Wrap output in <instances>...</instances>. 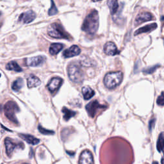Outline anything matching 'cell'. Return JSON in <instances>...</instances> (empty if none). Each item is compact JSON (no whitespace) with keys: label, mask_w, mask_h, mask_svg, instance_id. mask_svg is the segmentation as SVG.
<instances>
[{"label":"cell","mask_w":164,"mask_h":164,"mask_svg":"<svg viewBox=\"0 0 164 164\" xmlns=\"http://www.w3.org/2000/svg\"><path fill=\"white\" fill-rule=\"evenodd\" d=\"M98 24V13L96 10H94L86 17L81 26V30L89 35H94L97 30Z\"/></svg>","instance_id":"6da1fadb"},{"label":"cell","mask_w":164,"mask_h":164,"mask_svg":"<svg viewBox=\"0 0 164 164\" xmlns=\"http://www.w3.org/2000/svg\"><path fill=\"white\" fill-rule=\"evenodd\" d=\"M123 80V73L121 71L108 72L104 78V84L109 89H114L119 85Z\"/></svg>","instance_id":"7a4b0ae2"},{"label":"cell","mask_w":164,"mask_h":164,"mask_svg":"<svg viewBox=\"0 0 164 164\" xmlns=\"http://www.w3.org/2000/svg\"><path fill=\"white\" fill-rule=\"evenodd\" d=\"M68 76L70 80L76 84H80L84 80V74L80 67L75 64L72 63L68 66L67 68Z\"/></svg>","instance_id":"3957f363"},{"label":"cell","mask_w":164,"mask_h":164,"mask_svg":"<svg viewBox=\"0 0 164 164\" xmlns=\"http://www.w3.org/2000/svg\"><path fill=\"white\" fill-rule=\"evenodd\" d=\"M5 115L7 119L11 122L17 124L18 121L16 118L15 114L19 112V108L14 101H8L3 108Z\"/></svg>","instance_id":"277c9868"},{"label":"cell","mask_w":164,"mask_h":164,"mask_svg":"<svg viewBox=\"0 0 164 164\" xmlns=\"http://www.w3.org/2000/svg\"><path fill=\"white\" fill-rule=\"evenodd\" d=\"M48 33L50 36L55 39H68L69 36L67 33L62 28V27L57 24H51L48 29Z\"/></svg>","instance_id":"5b68a950"},{"label":"cell","mask_w":164,"mask_h":164,"mask_svg":"<svg viewBox=\"0 0 164 164\" xmlns=\"http://www.w3.org/2000/svg\"><path fill=\"white\" fill-rule=\"evenodd\" d=\"M86 110L88 113V115L92 118H94L97 114V112L99 110H103L107 108L106 106L100 104L97 100H94L90 102L86 105Z\"/></svg>","instance_id":"8992f818"},{"label":"cell","mask_w":164,"mask_h":164,"mask_svg":"<svg viewBox=\"0 0 164 164\" xmlns=\"http://www.w3.org/2000/svg\"><path fill=\"white\" fill-rule=\"evenodd\" d=\"M5 145L6 148V153L8 157H11L12 153L16 148H24V145L23 143L19 144L15 143L10 138H6L5 140Z\"/></svg>","instance_id":"52a82bcc"},{"label":"cell","mask_w":164,"mask_h":164,"mask_svg":"<svg viewBox=\"0 0 164 164\" xmlns=\"http://www.w3.org/2000/svg\"><path fill=\"white\" fill-rule=\"evenodd\" d=\"M79 164H94L92 153L87 149L82 151L79 158Z\"/></svg>","instance_id":"ba28073f"},{"label":"cell","mask_w":164,"mask_h":164,"mask_svg":"<svg viewBox=\"0 0 164 164\" xmlns=\"http://www.w3.org/2000/svg\"><path fill=\"white\" fill-rule=\"evenodd\" d=\"M45 57L37 56V57L27 58L26 60V63L28 66L38 67L42 66L45 62Z\"/></svg>","instance_id":"9c48e42d"},{"label":"cell","mask_w":164,"mask_h":164,"mask_svg":"<svg viewBox=\"0 0 164 164\" xmlns=\"http://www.w3.org/2000/svg\"><path fill=\"white\" fill-rule=\"evenodd\" d=\"M36 17V14L32 11H28L21 14L19 17V21L24 24H28L32 22Z\"/></svg>","instance_id":"30bf717a"},{"label":"cell","mask_w":164,"mask_h":164,"mask_svg":"<svg viewBox=\"0 0 164 164\" xmlns=\"http://www.w3.org/2000/svg\"><path fill=\"white\" fill-rule=\"evenodd\" d=\"M62 84V79L60 78H53L48 83L47 87L51 93H54L60 87Z\"/></svg>","instance_id":"8fae6325"},{"label":"cell","mask_w":164,"mask_h":164,"mask_svg":"<svg viewBox=\"0 0 164 164\" xmlns=\"http://www.w3.org/2000/svg\"><path fill=\"white\" fill-rule=\"evenodd\" d=\"M153 19V16L148 12H143L139 14L137 16H136L135 21V24L137 26L139 24H142V23L149 21Z\"/></svg>","instance_id":"7c38bea8"},{"label":"cell","mask_w":164,"mask_h":164,"mask_svg":"<svg viewBox=\"0 0 164 164\" xmlns=\"http://www.w3.org/2000/svg\"><path fill=\"white\" fill-rule=\"evenodd\" d=\"M104 51L108 55L110 56L116 55V54L119 53L115 44L112 42H108L105 45Z\"/></svg>","instance_id":"4fadbf2b"},{"label":"cell","mask_w":164,"mask_h":164,"mask_svg":"<svg viewBox=\"0 0 164 164\" xmlns=\"http://www.w3.org/2000/svg\"><path fill=\"white\" fill-rule=\"evenodd\" d=\"M81 50L78 45H72L69 49L65 50L63 52V56L65 58H70V57H73L75 56L78 55L80 53Z\"/></svg>","instance_id":"5bb4252c"},{"label":"cell","mask_w":164,"mask_h":164,"mask_svg":"<svg viewBox=\"0 0 164 164\" xmlns=\"http://www.w3.org/2000/svg\"><path fill=\"white\" fill-rule=\"evenodd\" d=\"M157 28V24L156 23H152L151 24H148L146 26H145L142 28H139V30H136L135 32V35H137L141 33H148L151 32L153 30H155Z\"/></svg>","instance_id":"9a60e30c"},{"label":"cell","mask_w":164,"mask_h":164,"mask_svg":"<svg viewBox=\"0 0 164 164\" xmlns=\"http://www.w3.org/2000/svg\"><path fill=\"white\" fill-rule=\"evenodd\" d=\"M20 137L25 140L27 143L32 145H37L40 142V140L35 137L33 135L28 134H19Z\"/></svg>","instance_id":"2e32d148"},{"label":"cell","mask_w":164,"mask_h":164,"mask_svg":"<svg viewBox=\"0 0 164 164\" xmlns=\"http://www.w3.org/2000/svg\"><path fill=\"white\" fill-rule=\"evenodd\" d=\"M41 81L39 78L34 75H30L27 80V85L29 88L38 87L41 85Z\"/></svg>","instance_id":"e0dca14e"},{"label":"cell","mask_w":164,"mask_h":164,"mask_svg":"<svg viewBox=\"0 0 164 164\" xmlns=\"http://www.w3.org/2000/svg\"><path fill=\"white\" fill-rule=\"evenodd\" d=\"M81 92H82V94H83L84 98L85 100H88L91 99L95 94L94 91L90 87H88V86L82 88Z\"/></svg>","instance_id":"ac0fdd59"},{"label":"cell","mask_w":164,"mask_h":164,"mask_svg":"<svg viewBox=\"0 0 164 164\" xmlns=\"http://www.w3.org/2000/svg\"><path fill=\"white\" fill-rule=\"evenodd\" d=\"M62 112L63 114V119L66 121H69L71 118L75 117L76 114V112L69 110V109L66 107H63L62 108Z\"/></svg>","instance_id":"d6986e66"},{"label":"cell","mask_w":164,"mask_h":164,"mask_svg":"<svg viewBox=\"0 0 164 164\" xmlns=\"http://www.w3.org/2000/svg\"><path fill=\"white\" fill-rule=\"evenodd\" d=\"M63 48V45L60 43H54L50 45V53L51 54H58Z\"/></svg>","instance_id":"ffe728a7"},{"label":"cell","mask_w":164,"mask_h":164,"mask_svg":"<svg viewBox=\"0 0 164 164\" xmlns=\"http://www.w3.org/2000/svg\"><path fill=\"white\" fill-rule=\"evenodd\" d=\"M5 67L7 70H9V71H14L15 72L23 71L22 68L17 64V62H15L14 61H12V62H10L9 63H8L6 65Z\"/></svg>","instance_id":"44dd1931"},{"label":"cell","mask_w":164,"mask_h":164,"mask_svg":"<svg viewBox=\"0 0 164 164\" xmlns=\"http://www.w3.org/2000/svg\"><path fill=\"white\" fill-rule=\"evenodd\" d=\"M107 4L109 8H110L111 14H115L118 10V8H119L117 0H108Z\"/></svg>","instance_id":"7402d4cb"},{"label":"cell","mask_w":164,"mask_h":164,"mask_svg":"<svg viewBox=\"0 0 164 164\" xmlns=\"http://www.w3.org/2000/svg\"><path fill=\"white\" fill-rule=\"evenodd\" d=\"M23 84H24L23 80L21 78H19L13 82L12 88V90L15 91V92H17V91H19L23 87Z\"/></svg>","instance_id":"603a6c76"},{"label":"cell","mask_w":164,"mask_h":164,"mask_svg":"<svg viewBox=\"0 0 164 164\" xmlns=\"http://www.w3.org/2000/svg\"><path fill=\"white\" fill-rule=\"evenodd\" d=\"M163 133L162 132L159 136L157 142V149L159 153L163 151Z\"/></svg>","instance_id":"cb8c5ba5"},{"label":"cell","mask_w":164,"mask_h":164,"mask_svg":"<svg viewBox=\"0 0 164 164\" xmlns=\"http://www.w3.org/2000/svg\"><path fill=\"white\" fill-rule=\"evenodd\" d=\"M51 8L48 11V14L50 15H55L57 14L58 12V10H57V8L54 4V3L53 2V0H51Z\"/></svg>","instance_id":"d4e9b609"},{"label":"cell","mask_w":164,"mask_h":164,"mask_svg":"<svg viewBox=\"0 0 164 164\" xmlns=\"http://www.w3.org/2000/svg\"><path fill=\"white\" fill-rule=\"evenodd\" d=\"M38 130L39 131V132L43 135H54V132L52 131V130H46L42 126H41V125H39L38 126Z\"/></svg>","instance_id":"484cf974"},{"label":"cell","mask_w":164,"mask_h":164,"mask_svg":"<svg viewBox=\"0 0 164 164\" xmlns=\"http://www.w3.org/2000/svg\"><path fill=\"white\" fill-rule=\"evenodd\" d=\"M159 67V66H153L151 67H148L147 69H145L144 70H143V72H144L145 74H151L153 72L156 70L157 68H158Z\"/></svg>","instance_id":"4316f807"},{"label":"cell","mask_w":164,"mask_h":164,"mask_svg":"<svg viewBox=\"0 0 164 164\" xmlns=\"http://www.w3.org/2000/svg\"><path fill=\"white\" fill-rule=\"evenodd\" d=\"M157 104L160 106H163L164 104V97H163V93L162 92L161 95L157 99Z\"/></svg>","instance_id":"83f0119b"},{"label":"cell","mask_w":164,"mask_h":164,"mask_svg":"<svg viewBox=\"0 0 164 164\" xmlns=\"http://www.w3.org/2000/svg\"><path fill=\"white\" fill-rule=\"evenodd\" d=\"M155 122H156V119H152L149 122V130L150 132H152V130L154 127V125H155Z\"/></svg>","instance_id":"f1b7e54d"},{"label":"cell","mask_w":164,"mask_h":164,"mask_svg":"<svg viewBox=\"0 0 164 164\" xmlns=\"http://www.w3.org/2000/svg\"><path fill=\"white\" fill-rule=\"evenodd\" d=\"M153 164H158V163L157 162H156V161H154V162H153Z\"/></svg>","instance_id":"f546056e"},{"label":"cell","mask_w":164,"mask_h":164,"mask_svg":"<svg viewBox=\"0 0 164 164\" xmlns=\"http://www.w3.org/2000/svg\"><path fill=\"white\" fill-rule=\"evenodd\" d=\"M2 110V106L1 105H0V112H1Z\"/></svg>","instance_id":"4dcf8cb0"},{"label":"cell","mask_w":164,"mask_h":164,"mask_svg":"<svg viewBox=\"0 0 164 164\" xmlns=\"http://www.w3.org/2000/svg\"><path fill=\"white\" fill-rule=\"evenodd\" d=\"M93 1L94 2H99V1H101V0H93Z\"/></svg>","instance_id":"1f68e13d"},{"label":"cell","mask_w":164,"mask_h":164,"mask_svg":"<svg viewBox=\"0 0 164 164\" xmlns=\"http://www.w3.org/2000/svg\"><path fill=\"white\" fill-rule=\"evenodd\" d=\"M163 158H162V160H161V163H162V164H163Z\"/></svg>","instance_id":"d6a6232c"},{"label":"cell","mask_w":164,"mask_h":164,"mask_svg":"<svg viewBox=\"0 0 164 164\" xmlns=\"http://www.w3.org/2000/svg\"><path fill=\"white\" fill-rule=\"evenodd\" d=\"M1 15H2V13H1V12H0V16H1Z\"/></svg>","instance_id":"836d02e7"},{"label":"cell","mask_w":164,"mask_h":164,"mask_svg":"<svg viewBox=\"0 0 164 164\" xmlns=\"http://www.w3.org/2000/svg\"><path fill=\"white\" fill-rule=\"evenodd\" d=\"M0 77H1V74H0Z\"/></svg>","instance_id":"e575fe53"},{"label":"cell","mask_w":164,"mask_h":164,"mask_svg":"<svg viewBox=\"0 0 164 164\" xmlns=\"http://www.w3.org/2000/svg\"><path fill=\"white\" fill-rule=\"evenodd\" d=\"M24 164H27V163H24Z\"/></svg>","instance_id":"d590c367"}]
</instances>
